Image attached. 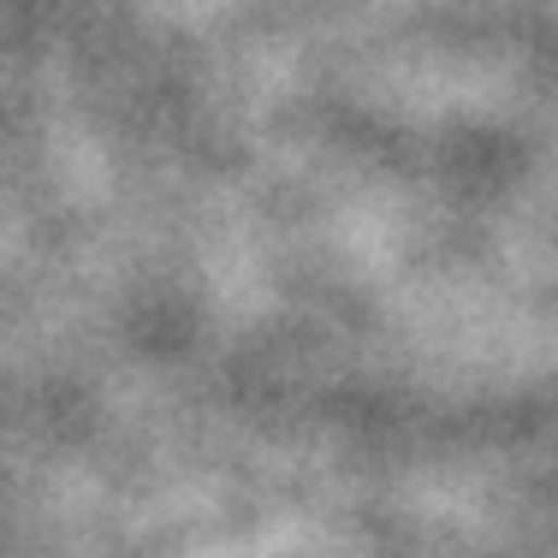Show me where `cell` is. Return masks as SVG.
Listing matches in <instances>:
<instances>
[]
</instances>
